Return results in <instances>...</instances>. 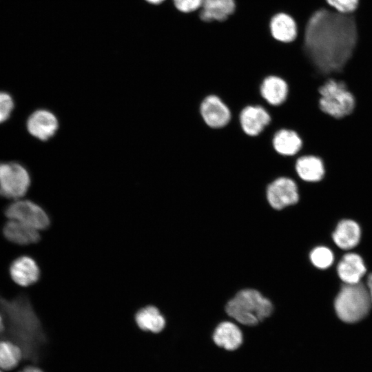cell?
Instances as JSON below:
<instances>
[{"label":"cell","instance_id":"cell-1","mask_svg":"<svg viewBox=\"0 0 372 372\" xmlns=\"http://www.w3.org/2000/svg\"><path fill=\"white\" fill-rule=\"evenodd\" d=\"M358 39L353 14L320 8L311 14L305 25L304 56L316 72L327 79L342 71L353 54Z\"/></svg>","mask_w":372,"mask_h":372},{"label":"cell","instance_id":"cell-2","mask_svg":"<svg viewBox=\"0 0 372 372\" xmlns=\"http://www.w3.org/2000/svg\"><path fill=\"white\" fill-rule=\"evenodd\" d=\"M0 311L9 337L21 348L25 358L37 360L46 337L28 296L21 293L7 299L0 293Z\"/></svg>","mask_w":372,"mask_h":372},{"label":"cell","instance_id":"cell-3","mask_svg":"<svg viewBox=\"0 0 372 372\" xmlns=\"http://www.w3.org/2000/svg\"><path fill=\"white\" fill-rule=\"evenodd\" d=\"M272 302L255 289H243L226 304V315L240 326L254 327L270 318Z\"/></svg>","mask_w":372,"mask_h":372},{"label":"cell","instance_id":"cell-4","mask_svg":"<svg viewBox=\"0 0 372 372\" xmlns=\"http://www.w3.org/2000/svg\"><path fill=\"white\" fill-rule=\"evenodd\" d=\"M371 304L367 287L360 282L355 284H344L335 297L334 307L341 320L353 323L368 314Z\"/></svg>","mask_w":372,"mask_h":372},{"label":"cell","instance_id":"cell-5","mask_svg":"<svg viewBox=\"0 0 372 372\" xmlns=\"http://www.w3.org/2000/svg\"><path fill=\"white\" fill-rule=\"evenodd\" d=\"M319 107L322 112L335 118L351 114L355 106L353 94L341 80L328 78L319 87Z\"/></svg>","mask_w":372,"mask_h":372},{"label":"cell","instance_id":"cell-6","mask_svg":"<svg viewBox=\"0 0 372 372\" xmlns=\"http://www.w3.org/2000/svg\"><path fill=\"white\" fill-rule=\"evenodd\" d=\"M31 183L28 170L19 163H0V197L18 200L23 197Z\"/></svg>","mask_w":372,"mask_h":372},{"label":"cell","instance_id":"cell-7","mask_svg":"<svg viewBox=\"0 0 372 372\" xmlns=\"http://www.w3.org/2000/svg\"><path fill=\"white\" fill-rule=\"evenodd\" d=\"M3 214L10 220L21 222L38 230H45L50 218L39 205L30 200H16L6 207Z\"/></svg>","mask_w":372,"mask_h":372},{"label":"cell","instance_id":"cell-8","mask_svg":"<svg viewBox=\"0 0 372 372\" xmlns=\"http://www.w3.org/2000/svg\"><path fill=\"white\" fill-rule=\"evenodd\" d=\"M269 205L276 210L294 205L299 202L300 192L297 183L289 177H280L271 183L266 192Z\"/></svg>","mask_w":372,"mask_h":372},{"label":"cell","instance_id":"cell-9","mask_svg":"<svg viewBox=\"0 0 372 372\" xmlns=\"http://www.w3.org/2000/svg\"><path fill=\"white\" fill-rule=\"evenodd\" d=\"M59 127L56 115L46 109L34 111L28 118L26 127L34 138L46 141L52 138Z\"/></svg>","mask_w":372,"mask_h":372},{"label":"cell","instance_id":"cell-10","mask_svg":"<svg viewBox=\"0 0 372 372\" xmlns=\"http://www.w3.org/2000/svg\"><path fill=\"white\" fill-rule=\"evenodd\" d=\"M8 273L14 283L24 287L34 285L41 278L39 265L28 255L15 258L9 265Z\"/></svg>","mask_w":372,"mask_h":372},{"label":"cell","instance_id":"cell-11","mask_svg":"<svg viewBox=\"0 0 372 372\" xmlns=\"http://www.w3.org/2000/svg\"><path fill=\"white\" fill-rule=\"evenodd\" d=\"M212 340L215 345L227 351H235L242 344L243 331L236 322L224 320L220 322L212 333Z\"/></svg>","mask_w":372,"mask_h":372},{"label":"cell","instance_id":"cell-12","mask_svg":"<svg viewBox=\"0 0 372 372\" xmlns=\"http://www.w3.org/2000/svg\"><path fill=\"white\" fill-rule=\"evenodd\" d=\"M204 122L211 128H221L227 125L231 118L229 107L216 95H209L204 99L200 107Z\"/></svg>","mask_w":372,"mask_h":372},{"label":"cell","instance_id":"cell-13","mask_svg":"<svg viewBox=\"0 0 372 372\" xmlns=\"http://www.w3.org/2000/svg\"><path fill=\"white\" fill-rule=\"evenodd\" d=\"M239 118L243 132L250 136L258 135L271 121L268 112L260 105L246 106Z\"/></svg>","mask_w":372,"mask_h":372},{"label":"cell","instance_id":"cell-14","mask_svg":"<svg viewBox=\"0 0 372 372\" xmlns=\"http://www.w3.org/2000/svg\"><path fill=\"white\" fill-rule=\"evenodd\" d=\"M1 232L7 241L17 245L36 244L41 240L38 230L14 220L6 222Z\"/></svg>","mask_w":372,"mask_h":372},{"label":"cell","instance_id":"cell-15","mask_svg":"<svg viewBox=\"0 0 372 372\" xmlns=\"http://www.w3.org/2000/svg\"><path fill=\"white\" fill-rule=\"evenodd\" d=\"M295 170L300 179L307 183L320 181L325 173L322 160L311 154L298 157L295 162Z\"/></svg>","mask_w":372,"mask_h":372},{"label":"cell","instance_id":"cell-16","mask_svg":"<svg viewBox=\"0 0 372 372\" xmlns=\"http://www.w3.org/2000/svg\"><path fill=\"white\" fill-rule=\"evenodd\" d=\"M340 278L344 284H355L360 282L366 271L361 256L355 253L343 256L337 267Z\"/></svg>","mask_w":372,"mask_h":372},{"label":"cell","instance_id":"cell-17","mask_svg":"<svg viewBox=\"0 0 372 372\" xmlns=\"http://www.w3.org/2000/svg\"><path fill=\"white\" fill-rule=\"evenodd\" d=\"M361 229L354 220L344 219L338 223L332 238L335 245L342 249H351L360 242Z\"/></svg>","mask_w":372,"mask_h":372},{"label":"cell","instance_id":"cell-18","mask_svg":"<svg viewBox=\"0 0 372 372\" xmlns=\"http://www.w3.org/2000/svg\"><path fill=\"white\" fill-rule=\"evenodd\" d=\"M262 97L270 105H280L287 99L289 86L280 77L269 76L266 77L260 88Z\"/></svg>","mask_w":372,"mask_h":372},{"label":"cell","instance_id":"cell-19","mask_svg":"<svg viewBox=\"0 0 372 372\" xmlns=\"http://www.w3.org/2000/svg\"><path fill=\"white\" fill-rule=\"evenodd\" d=\"M200 18L209 22L222 21L228 18L235 10L234 0H203Z\"/></svg>","mask_w":372,"mask_h":372},{"label":"cell","instance_id":"cell-20","mask_svg":"<svg viewBox=\"0 0 372 372\" xmlns=\"http://www.w3.org/2000/svg\"><path fill=\"white\" fill-rule=\"evenodd\" d=\"M270 30L277 41L289 43L294 41L298 34V27L295 20L289 14L278 13L270 21Z\"/></svg>","mask_w":372,"mask_h":372},{"label":"cell","instance_id":"cell-21","mask_svg":"<svg viewBox=\"0 0 372 372\" xmlns=\"http://www.w3.org/2000/svg\"><path fill=\"white\" fill-rule=\"evenodd\" d=\"M274 149L280 154L294 156L302 147L300 135L291 129H282L276 133L273 138Z\"/></svg>","mask_w":372,"mask_h":372},{"label":"cell","instance_id":"cell-22","mask_svg":"<svg viewBox=\"0 0 372 372\" xmlns=\"http://www.w3.org/2000/svg\"><path fill=\"white\" fill-rule=\"evenodd\" d=\"M135 321L141 330L154 333L161 332L166 325L165 317L154 306H147L139 309L135 315Z\"/></svg>","mask_w":372,"mask_h":372},{"label":"cell","instance_id":"cell-23","mask_svg":"<svg viewBox=\"0 0 372 372\" xmlns=\"http://www.w3.org/2000/svg\"><path fill=\"white\" fill-rule=\"evenodd\" d=\"M23 351L14 341L0 340V368L11 370L19 363Z\"/></svg>","mask_w":372,"mask_h":372},{"label":"cell","instance_id":"cell-24","mask_svg":"<svg viewBox=\"0 0 372 372\" xmlns=\"http://www.w3.org/2000/svg\"><path fill=\"white\" fill-rule=\"evenodd\" d=\"M311 263L317 268L324 269L333 262L334 256L331 250L326 247L320 246L314 248L309 255Z\"/></svg>","mask_w":372,"mask_h":372},{"label":"cell","instance_id":"cell-25","mask_svg":"<svg viewBox=\"0 0 372 372\" xmlns=\"http://www.w3.org/2000/svg\"><path fill=\"white\" fill-rule=\"evenodd\" d=\"M329 8L344 14L354 13L358 8L360 0H325Z\"/></svg>","mask_w":372,"mask_h":372},{"label":"cell","instance_id":"cell-26","mask_svg":"<svg viewBox=\"0 0 372 372\" xmlns=\"http://www.w3.org/2000/svg\"><path fill=\"white\" fill-rule=\"evenodd\" d=\"M14 107V103L12 96L8 92L0 91V123L9 118Z\"/></svg>","mask_w":372,"mask_h":372},{"label":"cell","instance_id":"cell-27","mask_svg":"<svg viewBox=\"0 0 372 372\" xmlns=\"http://www.w3.org/2000/svg\"><path fill=\"white\" fill-rule=\"evenodd\" d=\"M203 0H173L175 7L182 12H191L201 7Z\"/></svg>","mask_w":372,"mask_h":372},{"label":"cell","instance_id":"cell-28","mask_svg":"<svg viewBox=\"0 0 372 372\" xmlns=\"http://www.w3.org/2000/svg\"><path fill=\"white\" fill-rule=\"evenodd\" d=\"M19 372H43L41 369L34 366H27Z\"/></svg>","mask_w":372,"mask_h":372},{"label":"cell","instance_id":"cell-29","mask_svg":"<svg viewBox=\"0 0 372 372\" xmlns=\"http://www.w3.org/2000/svg\"><path fill=\"white\" fill-rule=\"evenodd\" d=\"M371 298L372 301V273H370L367 278V285H366Z\"/></svg>","mask_w":372,"mask_h":372},{"label":"cell","instance_id":"cell-30","mask_svg":"<svg viewBox=\"0 0 372 372\" xmlns=\"http://www.w3.org/2000/svg\"><path fill=\"white\" fill-rule=\"evenodd\" d=\"M145 1L151 4L158 5L163 2L165 0H145Z\"/></svg>","mask_w":372,"mask_h":372},{"label":"cell","instance_id":"cell-31","mask_svg":"<svg viewBox=\"0 0 372 372\" xmlns=\"http://www.w3.org/2000/svg\"><path fill=\"white\" fill-rule=\"evenodd\" d=\"M0 372H1V371H0Z\"/></svg>","mask_w":372,"mask_h":372}]
</instances>
